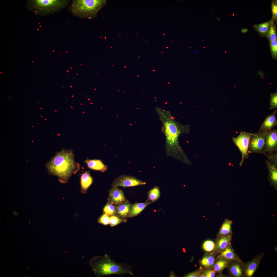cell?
Segmentation results:
<instances>
[{
	"label": "cell",
	"mask_w": 277,
	"mask_h": 277,
	"mask_svg": "<svg viewBox=\"0 0 277 277\" xmlns=\"http://www.w3.org/2000/svg\"><path fill=\"white\" fill-rule=\"evenodd\" d=\"M49 174L59 178L61 183H67L72 174H75L80 169V164L76 162L73 150L64 148L56 152L46 165Z\"/></svg>",
	"instance_id": "6da1fadb"
},
{
	"label": "cell",
	"mask_w": 277,
	"mask_h": 277,
	"mask_svg": "<svg viewBox=\"0 0 277 277\" xmlns=\"http://www.w3.org/2000/svg\"><path fill=\"white\" fill-rule=\"evenodd\" d=\"M162 124V130L165 138V147L167 155L174 157L181 149L178 142L179 137L184 127L175 120L171 112L162 108H155Z\"/></svg>",
	"instance_id": "7a4b0ae2"
},
{
	"label": "cell",
	"mask_w": 277,
	"mask_h": 277,
	"mask_svg": "<svg viewBox=\"0 0 277 277\" xmlns=\"http://www.w3.org/2000/svg\"><path fill=\"white\" fill-rule=\"evenodd\" d=\"M89 264L96 277L113 274L123 275L128 274L134 275L131 266L125 263H117L106 254L103 256H97L93 258Z\"/></svg>",
	"instance_id": "3957f363"
},
{
	"label": "cell",
	"mask_w": 277,
	"mask_h": 277,
	"mask_svg": "<svg viewBox=\"0 0 277 277\" xmlns=\"http://www.w3.org/2000/svg\"><path fill=\"white\" fill-rule=\"evenodd\" d=\"M105 0H73L68 8L73 16L81 19L94 18L107 4Z\"/></svg>",
	"instance_id": "277c9868"
},
{
	"label": "cell",
	"mask_w": 277,
	"mask_h": 277,
	"mask_svg": "<svg viewBox=\"0 0 277 277\" xmlns=\"http://www.w3.org/2000/svg\"><path fill=\"white\" fill-rule=\"evenodd\" d=\"M69 0H28L26 7L36 15L45 16L57 13L66 7Z\"/></svg>",
	"instance_id": "5b68a950"
},
{
	"label": "cell",
	"mask_w": 277,
	"mask_h": 277,
	"mask_svg": "<svg viewBox=\"0 0 277 277\" xmlns=\"http://www.w3.org/2000/svg\"><path fill=\"white\" fill-rule=\"evenodd\" d=\"M265 133L259 131L257 132L252 133L249 141L248 153H256L264 155Z\"/></svg>",
	"instance_id": "8992f818"
},
{
	"label": "cell",
	"mask_w": 277,
	"mask_h": 277,
	"mask_svg": "<svg viewBox=\"0 0 277 277\" xmlns=\"http://www.w3.org/2000/svg\"><path fill=\"white\" fill-rule=\"evenodd\" d=\"M252 133L241 131L236 137H233V141L240 151L241 154V159L239 163L241 166L245 159L249 156L248 152L249 144L250 138Z\"/></svg>",
	"instance_id": "52a82bcc"
},
{
	"label": "cell",
	"mask_w": 277,
	"mask_h": 277,
	"mask_svg": "<svg viewBox=\"0 0 277 277\" xmlns=\"http://www.w3.org/2000/svg\"><path fill=\"white\" fill-rule=\"evenodd\" d=\"M146 182L130 175H122L117 177L112 184V186H120L124 188L143 185Z\"/></svg>",
	"instance_id": "ba28073f"
},
{
	"label": "cell",
	"mask_w": 277,
	"mask_h": 277,
	"mask_svg": "<svg viewBox=\"0 0 277 277\" xmlns=\"http://www.w3.org/2000/svg\"><path fill=\"white\" fill-rule=\"evenodd\" d=\"M265 154L277 152V131L275 129L265 133Z\"/></svg>",
	"instance_id": "9c48e42d"
},
{
	"label": "cell",
	"mask_w": 277,
	"mask_h": 277,
	"mask_svg": "<svg viewBox=\"0 0 277 277\" xmlns=\"http://www.w3.org/2000/svg\"><path fill=\"white\" fill-rule=\"evenodd\" d=\"M263 256V254L261 253L250 261L243 264L244 276L246 277H251L253 276Z\"/></svg>",
	"instance_id": "30bf717a"
},
{
	"label": "cell",
	"mask_w": 277,
	"mask_h": 277,
	"mask_svg": "<svg viewBox=\"0 0 277 277\" xmlns=\"http://www.w3.org/2000/svg\"><path fill=\"white\" fill-rule=\"evenodd\" d=\"M108 201L116 205L126 201L124 192L118 187L112 186L109 192Z\"/></svg>",
	"instance_id": "8fae6325"
},
{
	"label": "cell",
	"mask_w": 277,
	"mask_h": 277,
	"mask_svg": "<svg viewBox=\"0 0 277 277\" xmlns=\"http://www.w3.org/2000/svg\"><path fill=\"white\" fill-rule=\"evenodd\" d=\"M243 263L238 261H230L227 267L230 275L234 277H242L244 276Z\"/></svg>",
	"instance_id": "7c38bea8"
},
{
	"label": "cell",
	"mask_w": 277,
	"mask_h": 277,
	"mask_svg": "<svg viewBox=\"0 0 277 277\" xmlns=\"http://www.w3.org/2000/svg\"><path fill=\"white\" fill-rule=\"evenodd\" d=\"M266 165L268 172V180L270 185L277 190V165L266 161Z\"/></svg>",
	"instance_id": "4fadbf2b"
},
{
	"label": "cell",
	"mask_w": 277,
	"mask_h": 277,
	"mask_svg": "<svg viewBox=\"0 0 277 277\" xmlns=\"http://www.w3.org/2000/svg\"><path fill=\"white\" fill-rule=\"evenodd\" d=\"M276 110H275L272 114L266 116L260 128L259 131L266 133L271 130L276 125Z\"/></svg>",
	"instance_id": "5bb4252c"
},
{
	"label": "cell",
	"mask_w": 277,
	"mask_h": 277,
	"mask_svg": "<svg viewBox=\"0 0 277 277\" xmlns=\"http://www.w3.org/2000/svg\"><path fill=\"white\" fill-rule=\"evenodd\" d=\"M218 256L219 259L227 260L230 261L233 260L242 262L230 245L220 252Z\"/></svg>",
	"instance_id": "9a60e30c"
},
{
	"label": "cell",
	"mask_w": 277,
	"mask_h": 277,
	"mask_svg": "<svg viewBox=\"0 0 277 277\" xmlns=\"http://www.w3.org/2000/svg\"><path fill=\"white\" fill-rule=\"evenodd\" d=\"M133 205L127 200L121 204L115 205L116 215L122 218H127L131 212Z\"/></svg>",
	"instance_id": "2e32d148"
},
{
	"label": "cell",
	"mask_w": 277,
	"mask_h": 277,
	"mask_svg": "<svg viewBox=\"0 0 277 277\" xmlns=\"http://www.w3.org/2000/svg\"><path fill=\"white\" fill-rule=\"evenodd\" d=\"M90 172L89 171H86L80 174V191L83 194L87 193V189L93 182V179Z\"/></svg>",
	"instance_id": "e0dca14e"
},
{
	"label": "cell",
	"mask_w": 277,
	"mask_h": 277,
	"mask_svg": "<svg viewBox=\"0 0 277 277\" xmlns=\"http://www.w3.org/2000/svg\"><path fill=\"white\" fill-rule=\"evenodd\" d=\"M84 162L86 163L88 168L93 170L100 171L103 173L108 169L107 166L104 164L103 161L100 159L91 160L87 158Z\"/></svg>",
	"instance_id": "ac0fdd59"
},
{
	"label": "cell",
	"mask_w": 277,
	"mask_h": 277,
	"mask_svg": "<svg viewBox=\"0 0 277 277\" xmlns=\"http://www.w3.org/2000/svg\"><path fill=\"white\" fill-rule=\"evenodd\" d=\"M232 234L219 236L215 246L216 252H220L231 245Z\"/></svg>",
	"instance_id": "d6986e66"
},
{
	"label": "cell",
	"mask_w": 277,
	"mask_h": 277,
	"mask_svg": "<svg viewBox=\"0 0 277 277\" xmlns=\"http://www.w3.org/2000/svg\"><path fill=\"white\" fill-rule=\"evenodd\" d=\"M152 202L136 203L133 205L131 212L127 218H131L138 215L145 208Z\"/></svg>",
	"instance_id": "ffe728a7"
},
{
	"label": "cell",
	"mask_w": 277,
	"mask_h": 277,
	"mask_svg": "<svg viewBox=\"0 0 277 277\" xmlns=\"http://www.w3.org/2000/svg\"><path fill=\"white\" fill-rule=\"evenodd\" d=\"M232 221L225 219L220 227L217 234L218 236L232 234Z\"/></svg>",
	"instance_id": "44dd1931"
},
{
	"label": "cell",
	"mask_w": 277,
	"mask_h": 277,
	"mask_svg": "<svg viewBox=\"0 0 277 277\" xmlns=\"http://www.w3.org/2000/svg\"><path fill=\"white\" fill-rule=\"evenodd\" d=\"M148 194V199L146 202L150 201L152 203L155 201L159 198L160 195L159 187L155 186L149 191Z\"/></svg>",
	"instance_id": "7402d4cb"
},
{
	"label": "cell",
	"mask_w": 277,
	"mask_h": 277,
	"mask_svg": "<svg viewBox=\"0 0 277 277\" xmlns=\"http://www.w3.org/2000/svg\"><path fill=\"white\" fill-rule=\"evenodd\" d=\"M215 259L214 255H208L204 256L200 261L201 265L205 268L212 267L215 264Z\"/></svg>",
	"instance_id": "603a6c76"
},
{
	"label": "cell",
	"mask_w": 277,
	"mask_h": 277,
	"mask_svg": "<svg viewBox=\"0 0 277 277\" xmlns=\"http://www.w3.org/2000/svg\"><path fill=\"white\" fill-rule=\"evenodd\" d=\"M230 261L223 259H219L214 265V270L215 272H220L225 268L227 267Z\"/></svg>",
	"instance_id": "cb8c5ba5"
},
{
	"label": "cell",
	"mask_w": 277,
	"mask_h": 277,
	"mask_svg": "<svg viewBox=\"0 0 277 277\" xmlns=\"http://www.w3.org/2000/svg\"><path fill=\"white\" fill-rule=\"evenodd\" d=\"M103 211L109 216L116 215V208L115 205L108 201L103 209Z\"/></svg>",
	"instance_id": "d4e9b609"
},
{
	"label": "cell",
	"mask_w": 277,
	"mask_h": 277,
	"mask_svg": "<svg viewBox=\"0 0 277 277\" xmlns=\"http://www.w3.org/2000/svg\"><path fill=\"white\" fill-rule=\"evenodd\" d=\"M127 220L126 219L120 218L116 215L110 216L109 224L113 227L122 222H126Z\"/></svg>",
	"instance_id": "484cf974"
},
{
	"label": "cell",
	"mask_w": 277,
	"mask_h": 277,
	"mask_svg": "<svg viewBox=\"0 0 277 277\" xmlns=\"http://www.w3.org/2000/svg\"><path fill=\"white\" fill-rule=\"evenodd\" d=\"M215 247V243L213 241L210 240L206 241L203 244V248L204 250L207 252L212 251Z\"/></svg>",
	"instance_id": "4316f807"
},
{
	"label": "cell",
	"mask_w": 277,
	"mask_h": 277,
	"mask_svg": "<svg viewBox=\"0 0 277 277\" xmlns=\"http://www.w3.org/2000/svg\"><path fill=\"white\" fill-rule=\"evenodd\" d=\"M277 108V94L275 93L271 95L269 103V109L273 110Z\"/></svg>",
	"instance_id": "83f0119b"
},
{
	"label": "cell",
	"mask_w": 277,
	"mask_h": 277,
	"mask_svg": "<svg viewBox=\"0 0 277 277\" xmlns=\"http://www.w3.org/2000/svg\"><path fill=\"white\" fill-rule=\"evenodd\" d=\"M268 160L270 162L277 165V153L273 152L265 153V154Z\"/></svg>",
	"instance_id": "f1b7e54d"
},
{
	"label": "cell",
	"mask_w": 277,
	"mask_h": 277,
	"mask_svg": "<svg viewBox=\"0 0 277 277\" xmlns=\"http://www.w3.org/2000/svg\"><path fill=\"white\" fill-rule=\"evenodd\" d=\"M110 216L104 213L98 219V222L104 225L109 224Z\"/></svg>",
	"instance_id": "f546056e"
},
{
	"label": "cell",
	"mask_w": 277,
	"mask_h": 277,
	"mask_svg": "<svg viewBox=\"0 0 277 277\" xmlns=\"http://www.w3.org/2000/svg\"><path fill=\"white\" fill-rule=\"evenodd\" d=\"M269 24V23L268 22L259 24L257 26V29L262 33H266L268 30Z\"/></svg>",
	"instance_id": "4dcf8cb0"
},
{
	"label": "cell",
	"mask_w": 277,
	"mask_h": 277,
	"mask_svg": "<svg viewBox=\"0 0 277 277\" xmlns=\"http://www.w3.org/2000/svg\"><path fill=\"white\" fill-rule=\"evenodd\" d=\"M268 35L271 42L276 39V31L274 27H270L268 32Z\"/></svg>",
	"instance_id": "1f68e13d"
},
{
	"label": "cell",
	"mask_w": 277,
	"mask_h": 277,
	"mask_svg": "<svg viewBox=\"0 0 277 277\" xmlns=\"http://www.w3.org/2000/svg\"><path fill=\"white\" fill-rule=\"evenodd\" d=\"M215 271L214 270H209L202 274H200L199 277H214L215 276Z\"/></svg>",
	"instance_id": "d6a6232c"
},
{
	"label": "cell",
	"mask_w": 277,
	"mask_h": 277,
	"mask_svg": "<svg viewBox=\"0 0 277 277\" xmlns=\"http://www.w3.org/2000/svg\"><path fill=\"white\" fill-rule=\"evenodd\" d=\"M271 46L272 52L273 54L276 55L277 52V41L276 40L271 42Z\"/></svg>",
	"instance_id": "836d02e7"
},
{
	"label": "cell",
	"mask_w": 277,
	"mask_h": 277,
	"mask_svg": "<svg viewBox=\"0 0 277 277\" xmlns=\"http://www.w3.org/2000/svg\"><path fill=\"white\" fill-rule=\"evenodd\" d=\"M200 274L197 272H194L189 273L186 274L184 277H199Z\"/></svg>",
	"instance_id": "e575fe53"
},
{
	"label": "cell",
	"mask_w": 277,
	"mask_h": 277,
	"mask_svg": "<svg viewBox=\"0 0 277 277\" xmlns=\"http://www.w3.org/2000/svg\"><path fill=\"white\" fill-rule=\"evenodd\" d=\"M272 11L275 16H277V6L276 5L273 4L272 5Z\"/></svg>",
	"instance_id": "d590c367"
},
{
	"label": "cell",
	"mask_w": 277,
	"mask_h": 277,
	"mask_svg": "<svg viewBox=\"0 0 277 277\" xmlns=\"http://www.w3.org/2000/svg\"><path fill=\"white\" fill-rule=\"evenodd\" d=\"M247 31V30L246 29H244L242 30V31L243 32H245Z\"/></svg>",
	"instance_id": "8d00e7d4"
},
{
	"label": "cell",
	"mask_w": 277,
	"mask_h": 277,
	"mask_svg": "<svg viewBox=\"0 0 277 277\" xmlns=\"http://www.w3.org/2000/svg\"><path fill=\"white\" fill-rule=\"evenodd\" d=\"M194 52L195 53H197L199 52V51L198 50H196L194 51Z\"/></svg>",
	"instance_id": "74e56055"
},
{
	"label": "cell",
	"mask_w": 277,
	"mask_h": 277,
	"mask_svg": "<svg viewBox=\"0 0 277 277\" xmlns=\"http://www.w3.org/2000/svg\"><path fill=\"white\" fill-rule=\"evenodd\" d=\"M67 71L68 72H69V71L68 70H67Z\"/></svg>",
	"instance_id": "f35d334b"
},
{
	"label": "cell",
	"mask_w": 277,
	"mask_h": 277,
	"mask_svg": "<svg viewBox=\"0 0 277 277\" xmlns=\"http://www.w3.org/2000/svg\"><path fill=\"white\" fill-rule=\"evenodd\" d=\"M73 68L72 67H70V68L71 69H72Z\"/></svg>",
	"instance_id": "ab89813d"
},
{
	"label": "cell",
	"mask_w": 277,
	"mask_h": 277,
	"mask_svg": "<svg viewBox=\"0 0 277 277\" xmlns=\"http://www.w3.org/2000/svg\"><path fill=\"white\" fill-rule=\"evenodd\" d=\"M70 87H71L72 88V86L71 85L70 86Z\"/></svg>",
	"instance_id": "60d3db41"
},
{
	"label": "cell",
	"mask_w": 277,
	"mask_h": 277,
	"mask_svg": "<svg viewBox=\"0 0 277 277\" xmlns=\"http://www.w3.org/2000/svg\"><path fill=\"white\" fill-rule=\"evenodd\" d=\"M76 75H78V74H77V73H76Z\"/></svg>",
	"instance_id": "b9f144b4"
},
{
	"label": "cell",
	"mask_w": 277,
	"mask_h": 277,
	"mask_svg": "<svg viewBox=\"0 0 277 277\" xmlns=\"http://www.w3.org/2000/svg\"><path fill=\"white\" fill-rule=\"evenodd\" d=\"M72 97H73V96H72Z\"/></svg>",
	"instance_id": "7bdbcfd3"
},
{
	"label": "cell",
	"mask_w": 277,
	"mask_h": 277,
	"mask_svg": "<svg viewBox=\"0 0 277 277\" xmlns=\"http://www.w3.org/2000/svg\"><path fill=\"white\" fill-rule=\"evenodd\" d=\"M81 65H82V64H81Z\"/></svg>",
	"instance_id": "ee69618b"
}]
</instances>
